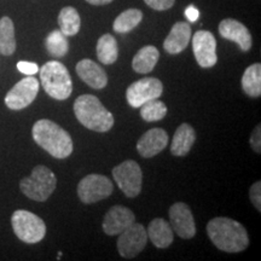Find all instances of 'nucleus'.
Listing matches in <instances>:
<instances>
[{"label":"nucleus","instance_id":"a878e982","mask_svg":"<svg viewBox=\"0 0 261 261\" xmlns=\"http://www.w3.org/2000/svg\"><path fill=\"white\" fill-rule=\"evenodd\" d=\"M143 19V12L138 9H128L120 14L114 21L113 28L116 33L125 34L135 29Z\"/></svg>","mask_w":261,"mask_h":261},{"label":"nucleus","instance_id":"4468645a","mask_svg":"<svg viewBox=\"0 0 261 261\" xmlns=\"http://www.w3.org/2000/svg\"><path fill=\"white\" fill-rule=\"evenodd\" d=\"M136 223V215L123 205H114L107 212L103 220V231L108 236H116Z\"/></svg>","mask_w":261,"mask_h":261},{"label":"nucleus","instance_id":"ddd939ff","mask_svg":"<svg viewBox=\"0 0 261 261\" xmlns=\"http://www.w3.org/2000/svg\"><path fill=\"white\" fill-rule=\"evenodd\" d=\"M169 221L173 232L184 240H191L196 234V224L190 207L184 202H177L169 208Z\"/></svg>","mask_w":261,"mask_h":261},{"label":"nucleus","instance_id":"f3484780","mask_svg":"<svg viewBox=\"0 0 261 261\" xmlns=\"http://www.w3.org/2000/svg\"><path fill=\"white\" fill-rule=\"evenodd\" d=\"M77 75L85 84L94 90H102L108 85V75L99 64L92 60H83L76 64Z\"/></svg>","mask_w":261,"mask_h":261},{"label":"nucleus","instance_id":"bb28decb","mask_svg":"<svg viewBox=\"0 0 261 261\" xmlns=\"http://www.w3.org/2000/svg\"><path fill=\"white\" fill-rule=\"evenodd\" d=\"M45 46L48 54L56 58L64 57L69 51V42L61 31L51 32L45 40Z\"/></svg>","mask_w":261,"mask_h":261},{"label":"nucleus","instance_id":"c756f323","mask_svg":"<svg viewBox=\"0 0 261 261\" xmlns=\"http://www.w3.org/2000/svg\"><path fill=\"white\" fill-rule=\"evenodd\" d=\"M145 4L158 11H165L174 5L175 0H144Z\"/></svg>","mask_w":261,"mask_h":261},{"label":"nucleus","instance_id":"6e6552de","mask_svg":"<svg viewBox=\"0 0 261 261\" xmlns=\"http://www.w3.org/2000/svg\"><path fill=\"white\" fill-rule=\"evenodd\" d=\"M114 191L112 180L102 174H89L77 185V196L83 203L92 204L109 197Z\"/></svg>","mask_w":261,"mask_h":261},{"label":"nucleus","instance_id":"c85d7f7f","mask_svg":"<svg viewBox=\"0 0 261 261\" xmlns=\"http://www.w3.org/2000/svg\"><path fill=\"white\" fill-rule=\"evenodd\" d=\"M249 196H250V201L254 207L256 208L257 212H261V182L256 181L254 182L250 188L249 191Z\"/></svg>","mask_w":261,"mask_h":261},{"label":"nucleus","instance_id":"393cba45","mask_svg":"<svg viewBox=\"0 0 261 261\" xmlns=\"http://www.w3.org/2000/svg\"><path fill=\"white\" fill-rule=\"evenodd\" d=\"M16 51L15 27L12 19L5 16L0 18V54L11 56Z\"/></svg>","mask_w":261,"mask_h":261},{"label":"nucleus","instance_id":"dca6fc26","mask_svg":"<svg viewBox=\"0 0 261 261\" xmlns=\"http://www.w3.org/2000/svg\"><path fill=\"white\" fill-rule=\"evenodd\" d=\"M168 144V135L163 128H151L140 137L137 143L139 155L145 159L154 158Z\"/></svg>","mask_w":261,"mask_h":261},{"label":"nucleus","instance_id":"4be33fe9","mask_svg":"<svg viewBox=\"0 0 261 261\" xmlns=\"http://www.w3.org/2000/svg\"><path fill=\"white\" fill-rule=\"evenodd\" d=\"M60 31L65 37H74L80 31L81 18L77 10L73 6H65L58 15Z\"/></svg>","mask_w":261,"mask_h":261},{"label":"nucleus","instance_id":"2eb2a0df","mask_svg":"<svg viewBox=\"0 0 261 261\" xmlns=\"http://www.w3.org/2000/svg\"><path fill=\"white\" fill-rule=\"evenodd\" d=\"M219 34L226 40L233 41L240 46L241 51L247 52L252 48L253 39L250 32L243 23L233 18L223 19L219 24Z\"/></svg>","mask_w":261,"mask_h":261},{"label":"nucleus","instance_id":"39448f33","mask_svg":"<svg viewBox=\"0 0 261 261\" xmlns=\"http://www.w3.org/2000/svg\"><path fill=\"white\" fill-rule=\"evenodd\" d=\"M57 187V179L55 173L46 166L39 165L32 171L29 177H25L19 182L21 191L37 202H45L54 194Z\"/></svg>","mask_w":261,"mask_h":261},{"label":"nucleus","instance_id":"7ed1b4c3","mask_svg":"<svg viewBox=\"0 0 261 261\" xmlns=\"http://www.w3.org/2000/svg\"><path fill=\"white\" fill-rule=\"evenodd\" d=\"M74 114L81 125L94 132H108L114 126L113 114L93 94H83L74 103Z\"/></svg>","mask_w":261,"mask_h":261},{"label":"nucleus","instance_id":"7c9ffc66","mask_svg":"<svg viewBox=\"0 0 261 261\" xmlns=\"http://www.w3.org/2000/svg\"><path fill=\"white\" fill-rule=\"evenodd\" d=\"M17 69L24 75H35L39 73V67L37 63H33V62H25V61H19L17 63Z\"/></svg>","mask_w":261,"mask_h":261},{"label":"nucleus","instance_id":"9d476101","mask_svg":"<svg viewBox=\"0 0 261 261\" xmlns=\"http://www.w3.org/2000/svg\"><path fill=\"white\" fill-rule=\"evenodd\" d=\"M40 84L33 75L18 81L5 96V104L11 110H22L34 102Z\"/></svg>","mask_w":261,"mask_h":261},{"label":"nucleus","instance_id":"2f4dec72","mask_svg":"<svg viewBox=\"0 0 261 261\" xmlns=\"http://www.w3.org/2000/svg\"><path fill=\"white\" fill-rule=\"evenodd\" d=\"M250 146L256 154L261 152V126L257 125L250 136Z\"/></svg>","mask_w":261,"mask_h":261},{"label":"nucleus","instance_id":"9b49d317","mask_svg":"<svg viewBox=\"0 0 261 261\" xmlns=\"http://www.w3.org/2000/svg\"><path fill=\"white\" fill-rule=\"evenodd\" d=\"M163 92L162 83L156 77H144L130 84L126 91L127 102L132 108H139L149 100L158 99Z\"/></svg>","mask_w":261,"mask_h":261},{"label":"nucleus","instance_id":"473e14b6","mask_svg":"<svg viewBox=\"0 0 261 261\" xmlns=\"http://www.w3.org/2000/svg\"><path fill=\"white\" fill-rule=\"evenodd\" d=\"M185 16L190 22H196L200 17V11L195 8V6H189V8L185 10Z\"/></svg>","mask_w":261,"mask_h":261},{"label":"nucleus","instance_id":"72a5a7b5","mask_svg":"<svg viewBox=\"0 0 261 261\" xmlns=\"http://www.w3.org/2000/svg\"><path fill=\"white\" fill-rule=\"evenodd\" d=\"M86 2L91 5H107L110 4L113 0H86Z\"/></svg>","mask_w":261,"mask_h":261},{"label":"nucleus","instance_id":"a211bd4d","mask_svg":"<svg viewBox=\"0 0 261 261\" xmlns=\"http://www.w3.org/2000/svg\"><path fill=\"white\" fill-rule=\"evenodd\" d=\"M190 39V24L188 22H177L163 41V48L169 55H178L188 47Z\"/></svg>","mask_w":261,"mask_h":261},{"label":"nucleus","instance_id":"0eeeda50","mask_svg":"<svg viewBox=\"0 0 261 261\" xmlns=\"http://www.w3.org/2000/svg\"><path fill=\"white\" fill-rule=\"evenodd\" d=\"M113 177L127 197L135 198L142 191L143 173L140 166L133 160H127L113 168Z\"/></svg>","mask_w":261,"mask_h":261},{"label":"nucleus","instance_id":"aec40b11","mask_svg":"<svg viewBox=\"0 0 261 261\" xmlns=\"http://www.w3.org/2000/svg\"><path fill=\"white\" fill-rule=\"evenodd\" d=\"M195 140L196 132L194 127L189 123H181L173 136L171 152L174 156H185L195 144Z\"/></svg>","mask_w":261,"mask_h":261},{"label":"nucleus","instance_id":"1a4fd4ad","mask_svg":"<svg viewBox=\"0 0 261 261\" xmlns=\"http://www.w3.org/2000/svg\"><path fill=\"white\" fill-rule=\"evenodd\" d=\"M119 236L117 252L126 259H132L143 252L149 240L146 228L142 224L137 223H133L126 230H123Z\"/></svg>","mask_w":261,"mask_h":261},{"label":"nucleus","instance_id":"5701e85b","mask_svg":"<svg viewBox=\"0 0 261 261\" xmlns=\"http://www.w3.org/2000/svg\"><path fill=\"white\" fill-rule=\"evenodd\" d=\"M97 57L100 63L113 64L119 57V46L112 34H104L97 41Z\"/></svg>","mask_w":261,"mask_h":261},{"label":"nucleus","instance_id":"f8f14e48","mask_svg":"<svg viewBox=\"0 0 261 261\" xmlns=\"http://www.w3.org/2000/svg\"><path fill=\"white\" fill-rule=\"evenodd\" d=\"M192 50L196 61L202 68H212L218 62L217 40L211 32H196L192 38Z\"/></svg>","mask_w":261,"mask_h":261},{"label":"nucleus","instance_id":"f03ea898","mask_svg":"<svg viewBox=\"0 0 261 261\" xmlns=\"http://www.w3.org/2000/svg\"><path fill=\"white\" fill-rule=\"evenodd\" d=\"M32 136L37 144L55 159H67L73 152V139L56 122L41 119L34 123Z\"/></svg>","mask_w":261,"mask_h":261},{"label":"nucleus","instance_id":"20e7f679","mask_svg":"<svg viewBox=\"0 0 261 261\" xmlns=\"http://www.w3.org/2000/svg\"><path fill=\"white\" fill-rule=\"evenodd\" d=\"M40 81L45 92L57 100H64L73 92V81L63 63L57 61L46 62L41 67Z\"/></svg>","mask_w":261,"mask_h":261},{"label":"nucleus","instance_id":"f257e3e1","mask_svg":"<svg viewBox=\"0 0 261 261\" xmlns=\"http://www.w3.org/2000/svg\"><path fill=\"white\" fill-rule=\"evenodd\" d=\"M207 233L212 243L226 253H240L249 246L246 227L230 218L218 217L207 224Z\"/></svg>","mask_w":261,"mask_h":261},{"label":"nucleus","instance_id":"412c9836","mask_svg":"<svg viewBox=\"0 0 261 261\" xmlns=\"http://www.w3.org/2000/svg\"><path fill=\"white\" fill-rule=\"evenodd\" d=\"M160 58V52L152 45L142 47L133 57L132 68L136 73L148 74L154 70L155 65L158 64Z\"/></svg>","mask_w":261,"mask_h":261},{"label":"nucleus","instance_id":"6ab92c4d","mask_svg":"<svg viewBox=\"0 0 261 261\" xmlns=\"http://www.w3.org/2000/svg\"><path fill=\"white\" fill-rule=\"evenodd\" d=\"M148 238H150L152 244L159 249H165L168 248L173 243L174 240V234L171 225L167 220L162 219V218H156L149 224L148 230Z\"/></svg>","mask_w":261,"mask_h":261},{"label":"nucleus","instance_id":"b1692460","mask_svg":"<svg viewBox=\"0 0 261 261\" xmlns=\"http://www.w3.org/2000/svg\"><path fill=\"white\" fill-rule=\"evenodd\" d=\"M242 89L247 96L257 98L261 96V64L254 63L244 70Z\"/></svg>","mask_w":261,"mask_h":261},{"label":"nucleus","instance_id":"cd10ccee","mask_svg":"<svg viewBox=\"0 0 261 261\" xmlns=\"http://www.w3.org/2000/svg\"><path fill=\"white\" fill-rule=\"evenodd\" d=\"M140 117L146 122H156L167 115V106L159 99L149 100L140 106Z\"/></svg>","mask_w":261,"mask_h":261},{"label":"nucleus","instance_id":"423d86ee","mask_svg":"<svg viewBox=\"0 0 261 261\" xmlns=\"http://www.w3.org/2000/svg\"><path fill=\"white\" fill-rule=\"evenodd\" d=\"M11 224L16 236L24 243H38L46 234V225L44 220L32 212L16 211L12 214Z\"/></svg>","mask_w":261,"mask_h":261}]
</instances>
